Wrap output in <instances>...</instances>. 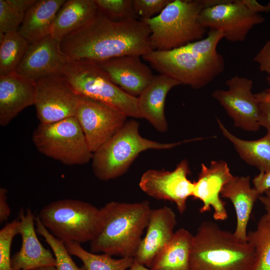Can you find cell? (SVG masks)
<instances>
[{
  "mask_svg": "<svg viewBox=\"0 0 270 270\" xmlns=\"http://www.w3.org/2000/svg\"><path fill=\"white\" fill-rule=\"evenodd\" d=\"M234 177L228 164L223 160L212 161L209 166L202 164L198 179L194 182L192 195L194 199L200 200L202 202L200 209V213L208 212L212 208L215 220L227 219L226 202L220 198V195L224 186Z\"/></svg>",
  "mask_w": 270,
  "mask_h": 270,
  "instance_id": "cell-16",
  "label": "cell"
},
{
  "mask_svg": "<svg viewBox=\"0 0 270 270\" xmlns=\"http://www.w3.org/2000/svg\"><path fill=\"white\" fill-rule=\"evenodd\" d=\"M174 212L164 206L151 209L145 236L142 238L134 260L149 268L154 258L172 237L176 225Z\"/></svg>",
  "mask_w": 270,
  "mask_h": 270,
  "instance_id": "cell-19",
  "label": "cell"
},
{
  "mask_svg": "<svg viewBox=\"0 0 270 270\" xmlns=\"http://www.w3.org/2000/svg\"><path fill=\"white\" fill-rule=\"evenodd\" d=\"M62 74L79 96L107 104L127 117L142 118L138 97L128 94L113 83L96 62L84 60L68 61Z\"/></svg>",
  "mask_w": 270,
  "mask_h": 270,
  "instance_id": "cell-8",
  "label": "cell"
},
{
  "mask_svg": "<svg viewBox=\"0 0 270 270\" xmlns=\"http://www.w3.org/2000/svg\"><path fill=\"white\" fill-rule=\"evenodd\" d=\"M35 82L16 72L0 76V124L8 125L26 108L34 104Z\"/></svg>",
  "mask_w": 270,
  "mask_h": 270,
  "instance_id": "cell-20",
  "label": "cell"
},
{
  "mask_svg": "<svg viewBox=\"0 0 270 270\" xmlns=\"http://www.w3.org/2000/svg\"><path fill=\"white\" fill-rule=\"evenodd\" d=\"M181 84L176 80L162 74L154 76L148 85L138 97L142 118L146 120L158 132L168 130L164 105L168 92Z\"/></svg>",
  "mask_w": 270,
  "mask_h": 270,
  "instance_id": "cell-21",
  "label": "cell"
},
{
  "mask_svg": "<svg viewBox=\"0 0 270 270\" xmlns=\"http://www.w3.org/2000/svg\"><path fill=\"white\" fill-rule=\"evenodd\" d=\"M255 96L259 99L270 102V89L266 92H262L256 94Z\"/></svg>",
  "mask_w": 270,
  "mask_h": 270,
  "instance_id": "cell-41",
  "label": "cell"
},
{
  "mask_svg": "<svg viewBox=\"0 0 270 270\" xmlns=\"http://www.w3.org/2000/svg\"><path fill=\"white\" fill-rule=\"evenodd\" d=\"M190 174L188 163L184 160L172 171L153 169L146 171L140 178L139 186L153 198L174 202L178 212L182 214L194 188V182L188 178Z\"/></svg>",
  "mask_w": 270,
  "mask_h": 270,
  "instance_id": "cell-13",
  "label": "cell"
},
{
  "mask_svg": "<svg viewBox=\"0 0 270 270\" xmlns=\"http://www.w3.org/2000/svg\"><path fill=\"white\" fill-rule=\"evenodd\" d=\"M32 140L40 152L66 165L84 164L92 158L93 153L74 116L52 123H40Z\"/></svg>",
  "mask_w": 270,
  "mask_h": 270,
  "instance_id": "cell-9",
  "label": "cell"
},
{
  "mask_svg": "<svg viewBox=\"0 0 270 270\" xmlns=\"http://www.w3.org/2000/svg\"><path fill=\"white\" fill-rule=\"evenodd\" d=\"M97 12L94 0H66L54 18L50 34L60 42L88 24Z\"/></svg>",
  "mask_w": 270,
  "mask_h": 270,
  "instance_id": "cell-23",
  "label": "cell"
},
{
  "mask_svg": "<svg viewBox=\"0 0 270 270\" xmlns=\"http://www.w3.org/2000/svg\"><path fill=\"white\" fill-rule=\"evenodd\" d=\"M18 218L6 224L0 230V270H12L11 245L14 238L18 234Z\"/></svg>",
  "mask_w": 270,
  "mask_h": 270,
  "instance_id": "cell-33",
  "label": "cell"
},
{
  "mask_svg": "<svg viewBox=\"0 0 270 270\" xmlns=\"http://www.w3.org/2000/svg\"><path fill=\"white\" fill-rule=\"evenodd\" d=\"M34 106L40 123L50 124L74 116L80 96L70 86L62 74L35 81Z\"/></svg>",
  "mask_w": 270,
  "mask_h": 270,
  "instance_id": "cell-10",
  "label": "cell"
},
{
  "mask_svg": "<svg viewBox=\"0 0 270 270\" xmlns=\"http://www.w3.org/2000/svg\"><path fill=\"white\" fill-rule=\"evenodd\" d=\"M0 76L14 72L30 43L18 32L0 33Z\"/></svg>",
  "mask_w": 270,
  "mask_h": 270,
  "instance_id": "cell-28",
  "label": "cell"
},
{
  "mask_svg": "<svg viewBox=\"0 0 270 270\" xmlns=\"http://www.w3.org/2000/svg\"><path fill=\"white\" fill-rule=\"evenodd\" d=\"M193 238L194 236L185 228L176 230L148 268L152 270H190Z\"/></svg>",
  "mask_w": 270,
  "mask_h": 270,
  "instance_id": "cell-25",
  "label": "cell"
},
{
  "mask_svg": "<svg viewBox=\"0 0 270 270\" xmlns=\"http://www.w3.org/2000/svg\"><path fill=\"white\" fill-rule=\"evenodd\" d=\"M38 216L44 226L64 242H91L102 222L100 208L76 199L52 202L44 206Z\"/></svg>",
  "mask_w": 270,
  "mask_h": 270,
  "instance_id": "cell-7",
  "label": "cell"
},
{
  "mask_svg": "<svg viewBox=\"0 0 270 270\" xmlns=\"http://www.w3.org/2000/svg\"><path fill=\"white\" fill-rule=\"evenodd\" d=\"M246 241L254 248L255 262L253 270H270V216L260 218L256 228L247 233Z\"/></svg>",
  "mask_w": 270,
  "mask_h": 270,
  "instance_id": "cell-29",
  "label": "cell"
},
{
  "mask_svg": "<svg viewBox=\"0 0 270 270\" xmlns=\"http://www.w3.org/2000/svg\"><path fill=\"white\" fill-rule=\"evenodd\" d=\"M267 6L269 7V8H270V2H269L267 4Z\"/></svg>",
  "mask_w": 270,
  "mask_h": 270,
  "instance_id": "cell-44",
  "label": "cell"
},
{
  "mask_svg": "<svg viewBox=\"0 0 270 270\" xmlns=\"http://www.w3.org/2000/svg\"><path fill=\"white\" fill-rule=\"evenodd\" d=\"M252 183L254 188L261 195L270 189V170L266 172H260L256 176Z\"/></svg>",
  "mask_w": 270,
  "mask_h": 270,
  "instance_id": "cell-36",
  "label": "cell"
},
{
  "mask_svg": "<svg viewBox=\"0 0 270 270\" xmlns=\"http://www.w3.org/2000/svg\"><path fill=\"white\" fill-rule=\"evenodd\" d=\"M65 0H38L26 11L18 32L30 44L50 34L51 26Z\"/></svg>",
  "mask_w": 270,
  "mask_h": 270,
  "instance_id": "cell-24",
  "label": "cell"
},
{
  "mask_svg": "<svg viewBox=\"0 0 270 270\" xmlns=\"http://www.w3.org/2000/svg\"></svg>",
  "mask_w": 270,
  "mask_h": 270,
  "instance_id": "cell-45",
  "label": "cell"
},
{
  "mask_svg": "<svg viewBox=\"0 0 270 270\" xmlns=\"http://www.w3.org/2000/svg\"><path fill=\"white\" fill-rule=\"evenodd\" d=\"M36 231L49 245L56 260V270H86L83 266L78 267L71 258L64 242L54 237L42 224L38 217L35 218Z\"/></svg>",
  "mask_w": 270,
  "mask_h": 270,
  "instance_id": "cell-31",
  "label": "cell"
},
{
  "mask_svg": "<svg viewBox=\"0 0 270 270\" xmlns=\"http://www.w3.org/2000/svg\"><path fill=\"white\" fill-rule=\"evenodd\" d=\"M98 11L114 20L135 18L132 0H94Z\"/></svg>",
  "mask_w": 270,
  "mask_h": 270,
  "instance_id": "cell-32",
  "label": "cell"
},
{
  "mask_svg": "<svg viewBox=\"0 0 270 270\" xmlns=\"http://www.w3.org/2000/svg\"><path fill=\"white\" fill-rule=\"evenodd\" d=\"M140 56H123L96 63L113 83L128 94L138 97L154 76Z\"/></svg>",
  "mask_w": 270,
  "mask_h": 270,
  "instance_id": "cell-18",
  "label": "cell"
},
{
  "mask_svg": "<svg viewBox=\"0 0 270 270\" xmlns=\"http://www.w3.org/2000/svg\"><path fill=\"white\" fill-rule=\"evenodd\" d=\"M150 35L141 20H114L98 11L88 24L62 40L60 48L68 61L99 62L126 55L142 56L152 50Z\"/></svg>",
  "mask_w": 270,
  "mask_h": 270,
  "instance_id": "cell-1",
  "label": "cell"
},
{
  "mask_svg": "<svg viewBox=\"0 0 270 270\" xmlns=\"http://www.w3.org/2000/svg\"><path fill=\"white\" fill-rule=\"evenodd\" d=\"M260 71L270 74V40L267 41L254 58Z\"/></svg>",
  "mask_w": 270,
  "mask_h": 270,
  "instance_id": "cell-35",
  "label": "cell"
},
{
  "mask_svg": "<svg viewBox=\"0 0 270 270\" xmlns=\"http://www.w3.org/2000/svg\"><path fill=\"white\" fill-rule=\"evenodd\" d=\"M182 142L162 143L142 137L139 123L127 120L104 144L93 153L92 168L94 176L108 181L124 174L142 152L148 150H167Z\"/></svg>",
  "mask_w": 270,
  "mask_h": 270,
  "instance_id": "cell-6",
  "label": "cell"
},
{
  "mask_svg": "<svg viewBox=\"0 0 270 270\" xmlns=\"http://www.w3.org/2000/svg\"><path fill=\"white\" fill-rule=\"evenodd\" d=\"M34 270H56V266H48L37 268Z\"/></svg>",
  "mask_w": 270,
  "mask_h": 270,
  "instance_id": "cell-43",
  "label": "cell"
},
{
  "mask_svg": "<svg viewBox=\"0 0 270 270\" xmlns=\"http://www.w3.org/2000/svg\"><path fill=\"white\" fill-rule=\"evenodd\" d=\"M68 62L60 48V42L50 34L30 44L14 72L34 82L52 74H62Z\"/></svg>",
  "mask_w": 270,
  "mask_h": 270,
  "instance_id": "cell-15",
  "label": "cell"
},
{
  "mask_svg": "<svg viewBox=\"0 0 270 270\" xmlns=\"http://www.w3.org/2000/svg\"><path fill=\"white\" fill-rule=\"evenodd\" d=\"M254 248L215 222H202L194 236L190 270H253Z\"/></svg>",
  "mask_w": 270,
  "mask_h": 270,
  "instance_id": "cell-4",
  "label": "cell"
},
{
  "mask_svg": "<svg viewBox=\"0 0 270 270\" xmlns=\"http://www.w3.org/2000/svg\"><path fill=\"white\" fill-rule=\"evenodd\" d=\"M128 270H152L150 268L142 265L134 260L132 266Z\"/></svg>",
  "mask_w": 270,
  "mask_h": 270,
  "instance_id": "cell-42",
  "label": "cell"
},
{
  "mask_svg": "<svg viewBox=\"0 0 270 270\" xmlns=\"http://www.w3.org/2000/svg\"><path fill=\"white\" fill-rule=\"evenodd\" d=\"M172 0H132V7L136 16L141 20H148L158 14Z\"/></svg>",
  "mask_w": 270,
  "mask_h": 270,
  "instance_id": "cell-34",
  "label": "cell"
},
{
  "mask_svg": "<svg viewBox=\"0 0 270 270\" xmlns=\"http://www.w3.org/2000/svg\"><path fill=\"white\" fill-rule=\"evenodd\" d=\"M258 200L263 205L266 214L270 216V189L260 196Z\"/></svg>",
  "mask_w": 270,
  "mask_h": 270,
  "instance_id": "cell-40",
  "label": "cell"
},
{
  "mask_svg": "<svg viewBox=\"0 0 270 270\" xmlns=\"http://www.w3.org/2000/svg\"><path fill=\"white\" fill-rule=\"evenodd\" d=\"M260 194L250 184V177L235 176L223 187L220 196L232 203L236 216L234 235L246 240L247 226L254 206Z\"/></svg>",
  "mask_w": 270,
  "mask_h": 270,
  "instance_id": "cell-22",
  "label": "cell"
},
{
  "mask_svg": "<svg viewBox=\"0 0 270 270\" xmlns=\"http://www.w3.org/2000/svg\"><path fill=\"white\" fill-rule=\"evenodd\" d=\"M64 244L69 254L78 258L86 270H128L134 261V258H114L106 254H96L86 250L80 244L74 242Z\"/></svg>",
  "mask_w": 270,
  "mask_h": 270,
  "instance_id": "cell-27",
  "label": "cell"
},
{
  "mask_svg": "<svg viewBox=\"0 0 270 270\" xmlns=\"http://www.w3.org/2000/svg\"><path fill=\"white\" fill-rule=\"evenodd\" d=\"M226 83L228 89L216 90L212 96L232 118L236 127L247 131L258 130L259 102L252 92V80L235 76Z\"/></svg>",
  "mask_w": 270,
  "mask_h": 270,
  "instance_id": "cell-14",
  "label": "cell"
},
{
  "mask_svg": "<svg viewBox=\"0 0 270 270\" xmlns=\"http://www.w3.org/2000/svg\"><path fill=\"white\" fill-rule=\"evenodd\" d=\"M8 190L5 188H0V222L8 220L11 210L8 202Z\"/></svg>",
  "mask_w": 270,
  "mask_h": 270,
  "instance_id": "cell-38",
  "label": "cell"
},
{
  "mask_svg": "<svg viewBox=\"0 0 270 270\" xmlns=\"http://www.w3.org/2000/svg\"><path fill=\"white\" fill-rule=\"evenodd\" d=\"M74 117L92 153L107 142L127 121V116L115 108L83 96H80Z\"/></svg>",
  "mask_w": 270,
  "mask_h": 270,
  "instance_id": "cell-11",
  "label": "cell"
},
{
  "mask_svg": "<svg viewBox=\"0 0 270 270\" xmlns=\"http://www.w3.org/2000/svg\"><path fill=\"white\" fill-rule=\"evenodd\" d=\"M100 229L90 242L94 253L134 258L146 228L151 208L149 202H110L100 208Z\"/></svg>",
  "mask_w": 270,
  "mask_h": 270,
  "instance_id": "cell-3",
  "label": "cell"
},
{
  "mask_svg": "<svg viewBox=\"0 0 270 270\" xmlns=\"http://www.w3.org/2000/svg\"><path fill=\"white\" fill-rule=\"evenodd\" d=\"M222 38L221 31L210 30L206 38L170 50H152L142 57L160 74L198 89L224 70V58L216 51Z\"/></svg>",
  "mask_w": 270,
  "mask_h": 270,
  "instance_id": "cell-2",
  "label": "cell"
},
{
  "mask_svg": "<svg viewBox=\"0 0 270 270\" xmlns=\"http://www.w3.org/2000/svg\"><path fill=\"white\" fill-rule=\"evenodd\" d=\"M257 99L259 102V125L266 128L267 130H270V102Z\"/></svg>",
  "mask_w": 270,
  "mask_h": 270,
  "instance_id": "cell-37",
  "label": "cell"
},
{
  "mask_svg": "<svg viewBox=\"0 0 270 270\" xmlns=\"http://www.w3.org/2000/svg\"><path fill=\"white\" fill-rule=\"evenodd\" d=\"M199 20L206 29L220 30L226 40L238 42L244 41L250 30L264 22V18L250 10L241 0H225L204 8Z\"/></svg>",
  "mask_w": 270,
  "mask_h": 270,
  "instance_id": "cell-12",
  "label": "cell"
},
{
  "mask_svg": "<svg viewBox=\"0 0 270 270\" xmlns=\"http://www.w3.org/2000/svg\"><path fill=\"white\" fill-rule=\"evenodd\" d=\"M204 0H172L158 15L145 20L150 31L152 50L177 48L203 38L206 29L199 17Z\"/></svg>",
  "mask_w": 270,
  "mask_h": 270,
  "instance_id": "cell-5",
  "label": "cell"
},
{
  "mask_svg": "<svg viewBox=\"0 0 270 270\" xmlns=\"http://www.w3.org/2000/svg\"><path fill=\"white\" fill-rule=\"evenodd\" d=\"M217 122L224 136L233 144L244 160L258 168L260 172L270 170V130L261 138L246 140L230 132L220 119L217 118Z\"/></svg>",
  "mask_w": 270,
  "mask_h": 270,
  "instance_id": "cell-26",
  "label": "cell"
},
{
  "mask_svg": "<svg viewBox=\"0 0 270 270\" xmlns=\"http://www.w3.org/2000/svg\"><path fill=\"white\" fill-rule=\"evenodd\" d=\"M244 4L250 10L258 14L261 12H269L270 8L266 6H264L255 0H241Z\"/></svg>",
  "mask_w": 270,
  "mask_h": 270,
  "instance_id": "cell-39",
  "label": "cell"
},
{
  "mask_svg": "<svg viewBox=\"0 0 270 270\" xmlns=\"http://www.w3.org/2000/svg\"><path fill=\"white\" fill-rule=\"evenodd\" d=\"M35 218L30 208L21 209L18 212V234L22 238V246L12 258V270H34L56 266L54 256L42 244L37 236Z\"/></svg>",
  "mask_w": 270,
  "mask_h": 270,
  "instance_id": "cell-17",
  "label": "cell"
},
{
  "mask_svg": "<svg viewBox=\"0 0 270 270\" xmlns=\"http://www.w3.org/2000/svg\"><path fill=\"white\" fill-rule=\"evenodd\" d=\"M36 0H0V33L18 32L28 10Z\"/></svg>",
  "mask_w": 270,
  "mask_h": 270,
  "instance_id": "cell-30",
  "label": "cell"
}]
</instances>
